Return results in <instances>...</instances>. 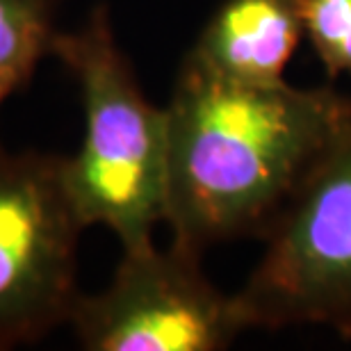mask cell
Here are the masks:
<instances>
[{
	"label": "cell",
	"mask_w": 351,
	"mask_h": 351,
	"mask_svg": "<svg viewBox=\"0 0 351 351\" xmlns=\"http://www.w3.org/2000/svg\"><path fill=\"white\" fill-rule=\"evenodd\" d=\"M304 37V0H223L185 62L221 80L276 85Z\"/></svg>",
	"instance_id": "6"
},
{
	"label": "cell",
	"mask_w": 351,
	"mask_h": 351,
	"mask_svg": "<svg viewBox=\"0 0 351 351\" xmlns=\"http://www.w3.org/2000/svg\"><path fill=\"white\" fill-rule=\"evenodd\" d=\"M165 108V223L199 254L265 240L351 128V98L328 85H242L185 60Z\"/></svg>",
	"instance_id": "1"
},
{
	"label": "cell",
	"mask_w": 351,
	"mask_h": 351,
	"mask_svg": "<svg viewBox=\"0 0 351 351\" xmlns=\"http://www.w3.org/2000/svg\"><path fill=\"white\" fill-rule=\"evenodd\" d=\"M62 0H0V110L53 55Z\"/></svg>",
	"instance_id": "7"
},
{
	"label": "cell",
	"mask_w": 351,
	"mask_h": 351,
	"mask_svg": "<svg viewBox=\"0 0 351 351\" xmlns=\"http://www.w3.org/2000/svg\"><path fill=\"white\" fill-rule=\"evenodd\" d=\"M304 23L328 78L351 75V0H304Z\"/></svg>",
	"instance_id": "8"
},
{
	"label": "cell",
	"mask_w": 351,
	"mask_h": 351,
	"mask_svg": "<svg viewBox=\"0 0 351 351\" xmlns=\"http://www.w3.org/2000/svg\"><path fill=\"white\" fill-rule=\"evenodd\" d=\"M80 89L85 135L64 156V185L80 223L105 226L121 249L153 242L165 223L167 108L144 96L121 51L108 5L75 30H60L53 55Z\"/></svg>",
	"instance_id": "2"
},
{
	"label": "cell",
	"mask_w": 351,
	"mask_h": 351,
	"mask_svg": "<svg viewBox=\"0 0 351 351\" xmlns=\"http://www.w3.org/2000/svg\"><path fill=\"white\" fill-rule=\"evenodd\" d=\"M80 223L64 156L7 151L0 142V351L69 324L78 290Z\"/></svg>",
	"instance_id": "4"
},
{
	"label": "cell",
	"mask_w": 351,
	"mask_h": 351,
	"mask_svg": "<svg viewBox=\"0 0 351 351\" xmlns=\"http://www.w3.org/2000/svg\"><path fill=\"white\" fill-rule=\"evenodd\" d=\"M265 244L261 263L233 294L247 331L317 324L351 338V128Z\"/></svg>",
	"instance_id": "3"
},
{
	"label": "cell",
	"mask_w": 351,
	"mask_h": 351,
	"mask_svg": "<svg viewBox=\"0 0 351 351\" xmlns=\"http://www.w3.org/2000/svg\"><path fill=\"white\" fill-rule=\"evenodd\" d=\"M203 254L171 242L123 249L110 285L80 294L71 313L87 351H221L247 331L233 294L201 267Z\"/></svg>",
	"instance_id": "5"
}]
</instances>
